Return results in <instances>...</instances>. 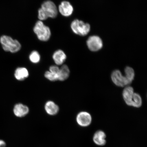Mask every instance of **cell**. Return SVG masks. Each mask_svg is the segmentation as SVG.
<instances>
[{
    "label": "cell",
    "instance_id": "7a4b0ae2",
    "mask_svg": "<svg viewBox=\"0 0 147 147\" xmlns=\"http://www.w3.org/2000/svg\"><path fill=\"white\" fill-rule=\"evenodd\" d=\"M0 42L3 50L7 52L16 53L21 49V46L20 42L8 36H2L0 38Z\"/></svg>",
    "mask_w": 147,
    "mask_h": 147
},
{
    "label": "cell",
    "instance_id": "9a60e30c",
    "mask_svg": "<svg viewBox=\"0 0 147 147\" xmlns=\"http://www.w3.org/2000/svg\"><path fill=\"white\" fill-rule=\"evenodd\" d=\"M70 70L68 67L66 65H63L60 68L58 74V80L63 81L69 78Z\"/></svg>",
    "mask_w": 147,
    "mask_h": 147
},
{
    "label": "cell",
    "instance_id": "30bf717a",
    "mask_svg": "<svg viewBox=\"0 0 147 147\" xmlns=\"http://www.w3.org/2000/svg\"><path fill=\"white\" fill-rule=\"evenodd\" d=\"M13 112L16 117H23L29 113V109L26 106L22 104H18L15 106Z\"/></svg>",
    "mask_w": 147,
    "mask_h": 147
},
{
    "label": "cell",
    "instance_id": "e0dca14e",
    "mask_svg": "<svg viewBox=\"0 0 147 147\" xmlns=\"http://www.w3.org/2000/svg\"><path fill=\"white\" fill-rule=\"evenodd\" d=\"M29 58L30 61L32 63H37L40 62L41 57L38 51H34L29 55Z\"/></svg>",
    "mask_w": 147,
    "mask_h": 147
},
{
    "label": "cell",
    "instance_id": "ac0fdd59",
    "mask_svg": "<svg viewBox=\"0 0 147 147\" xmlns=\"http://www.w3.org/2000/svg\"><path fill=\"white\" fill-rule=\"evenodd\" d=\"M142 104V100L141 97L138 94L134 93L132 106L139 108L140 107Z\"/></svg>",
    "mask_w": 147,
    "mask_h": 147
},
{
    "label": "cell",
    "instance_id": "5bb4252c",
    "mask_svg": "<svg viewBox=\"0 0 147 147\" xmlns=\"http://www.w3.org/2000/svg\"><path fill=\"white\" fill-rule=\"evenodd\" d=\"M29 75L28 69L23 67L18 68L14 73V76L16 80L20 81L25 80L28 77Z\"/></svg>",
    "mask_w": 147,
    "mask_h": 147
},
{
    "label": "cell",
    "instance_id": "4fadbf2b",
    "mask_svg": "<svg viewBox=\"0 0 147 147\" xmlns=\"http://www.w3.org/2000/svg\"><path fill=\"white\" fill-rule=\"evenodd\" d=\"M53 58L56 65H62L65 62L67 56L63 51L58 50L53 54Z\"/></svg>",
    "mask_w": 147,
    "mask_h": 147
},
{
    "label": "cell",
    "instance_id": "3957f363",
    "mask_svg": "<svg viewBox=\"0 0 147 147\" xmlns=\"http://www.w3.org/2000/svg\"><path fill=\"white\" fill-rule=\"evenodd\" d=\"M34 31L38 39L41 41H47L50 38L51 32L50 29L41 21L37 22L34 27Z\"/></svg>",
    "mask_w": 147,
    "mask_h": 147
},
{
    "label": "cell",
    "instance_id": "8fae6325",
    "mask_svg": "<svg viewBox=\"0 0 147 147\" xmlns=\"http://www.w3.org/2000/svg\"><path fill=\"white\" fill-rule=\"evenodd\" d=\"M45 107L46 113L49 115H56L59 111V107L52 101H47L46 103Z\"/></svg>",
    "mask_w": 147,
    "mask_h": 147
},
{
    "label": "cell",
    "instance_id": "2e32d148",
    "mask_svg": "<svg viewBox=\"0 0 147 147\" xmlns=\"http://www.w3.org/2000/svg\"><path fill=\"white\" fill-rule=\"evenodd\" d=\"M125 76L129 84L131 83L135 77V72L134 69L130 67H127L125 69Z\"/></svg>",
    "mask_w": 147,
    "mask_h": 147
},
{
    "label": "cell",
    "instance_id": "52a82bcc",
    "mask_svg": "<svg viewBox=\"0 0 147 147\" xmlns=\"http://www.w3.org/2000/svg\"><path fill=\"white\" fill-rule=\"evenodd\" d=\"M91 116L88 112L82 111L79 113L76 117V121L78 124L83 127L90 125L92 122Z\"/></svg>",
    "mask_w": 147,
    "mask_h": 147
},
{
    "label": "cell",
    "instance_id": "6da1fadb",
    "mask_svg": "<svg viewBox=\"0 0 147 147\" xmlns=\"http://www.w3.org/2000/svg\"><path fill=\"white\" fill-rule=\"evenodd\" d=\"M38 18L40 21L47 20L48 18H55L58 14V10L55 3L52 1H45L42 4L38 11Z\"/></svg>",
    "mask_w": 147,
    "mask_h": 147
},
{
    "label": "cell",
    "instance_id": "ffe728a7",
    "mask_svg": "<svg viewBox=\"0 0 147 147\" xmlns=\"http://www.w3.org/2000/svg\"><path fill=\"white\" fill-rule=\"evenodd\" d=\"M60 68L57 65H52L49 67V71L51 72L58 75L59 73Z\"/></svg>",
    "mask_w": 147,
    "mask_h": 147
},
{
    "label": "cell",
    "instance_id": "44dd1931",
    "mask_svg": "<svg viewBox=\"0 0 147 147\" xmlns=\"http://www.w3.org/2000/svg\"><path fill=\"white\" fill-rule=\"evenodd\" d=\"M5 143L4 141L0 140V147H5Z\"/></svg>",
    "mask_w": 147,
    "mask_h": 147
},
{
    "label": "cell",
    "instance_id": "7c38bea8",
    "mask_svg": "<svg viewBox=\"0 0 147 147\" xmlns=\"http://www.w3.org/2000/svg\"><path fill=\"white\" fill-rule=\"evenodd\" d=\"M106 135L102 130H98L95 133L93 137V140L95 144L99 146H104L106 144Z\"/></svg>",
    "mask_w": 147,
    "mask_h": 147
},
{
    "label": "cell",
    "instance_id": "ba28073f",
    "mask_svg": "<svg viewBox=\"0 0 147 147\" xmlns=\"http://www.w3.org/2000/svg\"><path fill=\"white\" fill-rule=\"evenodd\" d=\"M59 11L62 16H69L72 14L73 7L69 2L63 1L59 6Z\"/></svg>",
    "mask_w": 147,
    "mask_h": 147
},
{
    "label": "cell",
    "instance_id": "d6986e66",
    "mask_svg": "<svg viewBox=\"0 0 147 147\" xmlns=\"http://www.w3.org/2000/svg\"><path fill=\"white\" fill-rule=\"evenodd\" d=\"M45 76L46 78L50 81L55 82L58 80V75L51 72L49 71H46Z\"/></svg>",
    "mask_w": 147,
    "mask_h": 147
},
{
    "label": "cell",
    "instance_id": "8992f818",
    "mask_svg": "<svg viewBox=\"0 0 147 147\" xmlns=\"http://www.w3.org/2000/svg\"><path fill=\"white\" fill-rule=\"evenodd\" d=\"M111 78L114 83L119 87H123L129 85L125 76H123L121 71L118 70H116L113 71Z\"/></svg>",
    "mask_w": 147,
    "mask_h": 147
},
{
    "label": "cell",
    "instance_id": "5b68a950",
    "mask_svg": "<svg viewBox=\"0 0 147 147\" xmlns=\"http://www.w3.org/2000/svg\"><path fill=\"white\" fill-rule=\"evenodd\" d=\"M87 45L90 50L96 51L100 50L102 47V42L98 36H90L87 41Z\"/></svg>",
    "mask_w": 147,
    "mask_h": 147
},
{
    "label": "cell",
    "instance_id": "277c9868",
    "mask_svg": "<svg viewBox=\"0 0 147 147\" xmlns=\"http://www.w3.org/2000/svg\"><path fill=\"white\" fill-rule=\"evenodd\" d=\"M71 28L74 32L81 36L87 35L90 30L89 24L78 20H75L71 23Z\"/></svg>",
    "mask_w": 147,
    "mask_h": 147
},
{
    "label": "cell",
    "instance_id": "9c48e42d",
    "mask_svg": "<svg viewBox=\"0 0 147 147\" xmlns=\"http://www.w3.org/2000/svg\"><path fill=\"white\" fill-rule=\"evenodd\" d=\"M134 92L133 88L131 87H127L125 88L123 92V98L128 105L132 106L134 97Z\"/></svg>",
    "mask_w": 147,
    "mask_h": 147
}]
</instances>
